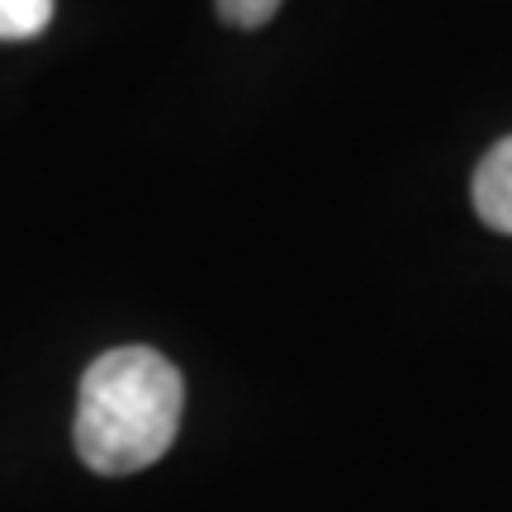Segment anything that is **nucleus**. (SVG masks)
Here are the masks:
<instances>
[{"instance_id": "f03ea898", "label": "nucleus", "mask_w": 512, "mask_h": 512, "mask_svg": "<svg viewBox=\"0 0 512 512\" xmlns=\"http://www.w3.org/2000/svg\"><path fill=\"white\" fill-rule=\"evenodd\" d=\"M475 209L479 219L498 228V233H508L512 238V138L503 143L479 162L475 171Z\"/></svg>"}, {"instance_id": "7ed1b4c3", "label": "nucleus", "mask_w": 512, "mask_h": 512, "mask_svg": "<svg viewBox=\"0 0 512 512\" xmlns=\"http://www.w3.org/2000/svg\"><path fill=\"white\" fill-rule=\"evenodd\" d=\"M53 19V0H0V38H38Z\"/></svg>"}, {"instance_id": "20e7f679", "label": "nucleus", "mask_w": 512, "mask_h": 512, "mask_svg": "<svg viewBox=\"0 0 512 512\" xmlns=\"http://www.w3.org/2000/svg\"><path fill=\"white\" fill-rule=\"evenodd\" d=\"M280 0H219V15L238 29H261L266 19H275Z\"/></svg>"}, {"instance_id": "f257e3e1", "label": "nucleus", "mask_w": 512, "mask_h": 512, "mask_svg": "<svg viewBox=\"0 0 512 512\" xmlns=\"http://www.w3.org/2000/svg\"><path fill=\"white\" fill-rule=\"evenodd\" d=\"M185 384L176 366L147 347L105 351L76 403V451L95 475H133L162 460L181 427Z\"/></svg>"}]
</instances>
